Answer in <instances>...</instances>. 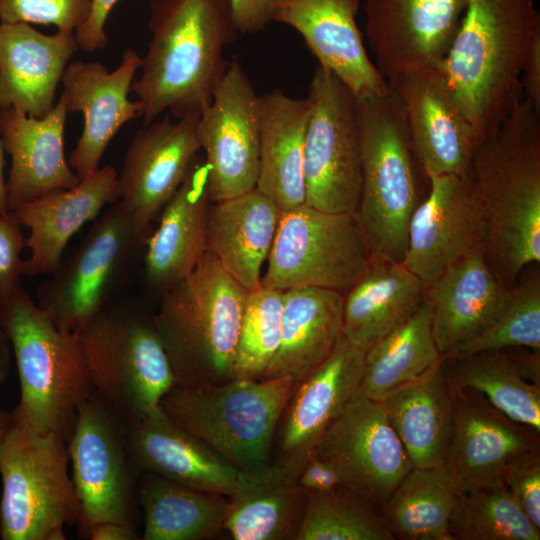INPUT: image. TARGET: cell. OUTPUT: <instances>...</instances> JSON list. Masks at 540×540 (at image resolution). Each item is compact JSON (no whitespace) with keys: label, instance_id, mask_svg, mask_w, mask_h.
Listing matches in <instances>:
<instances>
[{"label":"cell","instance_id":"obj_35","mask_svg":"<svg viewBox=\"0 0 540 540\" xmlns=\"http://www.w3.org/2000/svg\"><path fill=\"white\" fill-rule=\"evenodd\" d=\"M382 403L413 466H443L453 415L452 389L443 362Z\"/></svg>","mask_w":540,"mask_h":540},{"label":"cell","instance_id":"obj_44","mask_svg":"<svg viewBox=\"0 0 540 540\" xmlns=\"http://www.w3.org/2000/svg\"><path fill=\"white\" fill-rule=\"evenodd\" d=\"M91 0H0L2 23L54 25L75 32L88 19Z\"/></svg>","mask_w":540,"mask_h":540},{"label":"cell","instance_id":"obj_3","mask_svg":"<svg viewBox=\"0 0 540 540\" xmlns=\"http://www.w3.org/2000/svg\"><path fill=\"white\" fill-rule=\"evenodd\" d=\"M538 30L534 0H467L451 47L437 67L478 143L523 99V64Z\"/></svg>","mask_w":540,"mask_h":540},{"label":"cell","instance_id":"obj_36","mask_svg":"<svg viewBox=\"0 0 540 540\" xmlns=\"http://www.w3.org/2000/svg\"><path fill=\"white\" fill-rule=\"evenodd\" d=\"M442 362L433 336L430 304L425 297L406 321L365 352L357 393L382 401L396 390L425 377Z\"/></svg>","mask_w":540,"mask_h":540},{"label":"cell","instance_id":"obj_47","mask_svg":"<svg viewBox=\"0 0 540 540\" xmlns=\"http://www.w3.org/2000/svg\"><path fill=\"white\" fill-rule=\"evenodd\" d=\"M119 0H91L88 19L75 32L80 49L94 53L104 49L108 42L105 25L109 14Z\"/></svg>","mask_w":540,"mask_h":540},{"label":"cell","instance_id":"obj_32","mask_svg":"<svg viewBox=\"0 0 540 540\" xmlns=\"http://www.w3.org/2000/svg\"><path fill=\"white\" fill-rule=\"evenodd\" d=\"M425 290L403 262L370 257L364 273L343 293L342 334L366 352L417 310Z\"/></svg>","mask_w":540,"mask_h":540},{"label":"cell","instance_id":"obj_26","mask_svg":"<svg viewBox=\"0 0 540 540\" xmlns=\"http://www.w3.org/2000/svg\"><path fill=\"white\" fill-rule=\"evenodd\" d=\"M511 287L490 268L479 248L449 264L425 290L433 336L443 359L499 318Z\"/></svg>","mask_w":540,"mask_h":540},{"label":"cell","instance_id":"obj_48","mask_svg":"<svg viewBox=\"0 0 540 540\" xmlns=\"http://www.w3.org/2000/svg\"><path fill=\"white\" fill-rule=\"evenodd\" d=\"M232 15L240 34L263 31L271 22V0H231Z\"/></svg>","mask_w":540,"mask_h":540},{"label":"cell","instance_id":"obj_1","mask_svg":"<svg viewBox=\"0 0 540 540\" xmlns=\"http://www.w3.org/2000/svg\"><path fill=\"white\" fill-rule=\"evenodd\" d=\"M465 178L485 218L486 260L512 287L540 261V111L529 100L477 144Z\"/></svg>","mask_w":540,"mask_h":540},{"label":"cell","instance_id":"obj_33","mask_svg":"<svg viewBox=\"0 0 540 540\" xmlns=\"http://www.w3.org/2000/svg\"><path fill=\"white\" fill-rule=\"evenodd\" d=\"M343 325V292L317 287L284 291L280 346L263 379L292 377L295 382L323 362Z\"/></svg>","mask_w":540,"mask_h":540},{"label":"cell","instance_id":"obj_49","mask_svg":"<svg viewBox=\"0 0 540 540\" xmlns=\"http://www.w3.org/2000/svg\"><path fill=\"white\" fill-rule=\"evenodd\" d=\"M298 484L305 490L325 491L342 485L337 468L329 461L313 454L303 464L298 477Z\"/></svg>","mask_w":540,"mask_h":540},{"label":"cell","instance_id":"obj_6","mask_svg":"<svg viewBox=\"0 0 540 540\" xmlns=\"http://www.w3.org/2000/svg\"><path fill=\"white\" fill-rule=\"evenodd\" d=\"M20 383L14 418L69 440L79 405L93 392L79 336L59 329L21 287L0 300Z\"/></svg>","mask_w":540,"mask_h":540},{"label":"cell","instance_id":"obj_43","mask_svg":"<svg viewBox=\"0 0 540 540\" xmlns=\"http://www.w3.org/2000/svg\"><path fill=\"white\" fill-rule=\"evenodd\" d=\"M534 264L522 270L511 287L506 308L494 324L444 359L512 347L540 350V275Z\"/></svg>","mask_w":540,"mask_h":540},{"label":"cell","instance_id":"obj_24","mask_svg":"<svg viewBox=\"0 0 540 540\" xmlns=\"http://www.w3.org/2000/svg\"><path fill=\"white\" fill-rule=\"evenodd\" d=\"M125 441L135 472L152 473L176 483L232 497L247 472L218 455L177 425L160 407L145 418L125 424Z\"/></svg>","mask_w":540,"mask_h":540},{"label":"cell","instance_id":"obj_51","mask_svg":"<svg viewBox=\"0 0 540 540\" xmlns=\"http://www.w3.org/2000/svg\"><path fill=\"white\" fill-rule=\"evenodd\" d=\"M86 538L91 540H137L140 537L135 526L104 521L94 524L89 529Z\"/></svg>","mask_w":540,"mask_h":540},{"label":"cell","instance_id":"obj_13","mask_svg":"<svg viewBox=\"0 0 540 540\" xmlns=\"http://www.w3.org/2000/svg\"><path fill=\"white\" fill-rule=\"evenodd\" d=\"M67 445L80 535L86 538L94 524L104 521L134 526L136 472L125 424L95 391L79 405Z\"/></svg>","mask_w":540,"mask_h":540},{"label":"cell","instance_id":"obj_30","mask_svg":"<svg viewBox=\"0 0 540 540\" xmlns=\"http://www.w3.org/2000/svg\"><path fill=\"white\" fill-rule=\"evenodd\" d=\"M280 213L277 204L256 189L208 207L207 250L248 291L261 286Z\"/></svg>","mask_w":540,"mask_h":540},{"label":"cell","instance_id":"obj_39","mask_svg":"<svg viewBox=\"0 0 540 540\" xmlns=\"http://www.w3.org/2000/svg\"><path fill=\"white\" fill-rule=\"evenodd\" d=\"M452 386L482 393L498 410L540 432V385L527 381L505 349L443 359Z\"/></svg>","mask_w":540,"mask_h":540},{"label":"cell","instance_id":"obj_29","mask_svg":"<svg viewBox=\"0 0 540 540\" xmlns=\"http://www.w3.org/2000/svg\"><path fill=\"white\" fill-rule=\"evenodd\" d=\"M118 199V172L105 165L70 189L44 195L13 210L30 231L26 238L30 255L23 262L24 276L50 275L72 236Z\"/></svg>","mask_w":540,"mask_h":540},{"label":"cell","instance_id":"obj_2","mask_svg":"<svg viewBox=\"0 0 540 540\" xmlns=\"http://www.w3.org/2000/svg\"><path fill=\"white\" fill-rule=\"evenodd\" d=\"M151 40L131 91L144 125L164 111L199 115L212 99L228 62L226 46L239 36L231 0H152Z\"/></svg>","mask_w":540,"mask_h":540},{"label":"cell","instance_id":"obj_38","mask_svg":"<svg viewBox=\"0 0 540 540\" xmlns=\"http://www.w3.org/2000/svg\"><path fill=\"white\" fill-rule=\"evenodd\" d=\"M459 493L444 466L413 467L380 515L395 539L450 540L449 523Z\"/></svg>","mask_w":540,"mask_h":540},{"label":"cell","instance_id":"obj_23","mask_svg":"<svg viewBox=\"0 0 540 540\" xmlns=\"http://www.w3.org/2000/svg\"><path fill=\"white\" fill-rule=\"evenodd\" d=\"M363 0H271V20L295 29L318 64L357 96L380 94L386 78L367 54L356 17Z\"/></svg>","mask_w":540,"mask_h":540},{"label":"cell","instance_id":"obj_52","mask_svg":"<svg viewBox=\"0 0 540 540\" xmlns=\"http://www.w3.org/2000/svg\"><path fill=\"white\" fill-rule=\"evenodd\" d=\"M12 349L8 336L0 322V393L4 388L12 366Z\"/></svg>","mask_w":540,"mask_h":540},{"label":"cell","instance_id":"obj_54","mask_svg":"<svg viewBox=\"0 0 540 540\" xmlns=\"http://www.w3.org/2000/svg\"><path fill=\"white\" fill-rule=\"evenodd\" d=\"M12 411H7L0 407V443L13 423Z\"/></svg>","mask_w":540,"mask_h":540},{"label":"cell","instance_id":"obj_22","mask_svg":"<svg viewBox=\"0 0 540 540\" xmlns=\"http://www.w3.org/2000/svg\"><path fill=\"white\" fill-rule=\"evenodd\" d=\"M365 351L341 334L327 358L295 382L285 408L277 462L298 468L358 392Z\"/></svg>","mask_w":540,"mask_h":540},{"label":"cell","instance_id":"obj_37","mask_svg":"<svg viewBox=\"0 0 540 540\" xmlns=\"http://www.w3.org/2000/svg\"><path fill=\"white\" fill-rule=\"evenodd\" d=\"M144 477L138 499L144 514L143 540H200L223 528L229 501L152 473Z\"/></svg>","mask_w":540,"mask_h":540},{"label":"cell","instance_id":"obj_28","mask_svg":"<svg viewBox=\"0 0 540 540\" xmlns=\"http://www.w3.org/2000/svg\"><path fill=\"white\" fill-rule=\"evenodd\" d=\"M79 49L72 31L44 34L25 23H0V109L45 117Z\"/></svg>","mask_w":540,"mask_h":540},{"label":"cell","instance_id":"obj_42","mask_svg":"<svg viewBox=\"0 0 540 540\" xmlns=\"http://www.w3.org/2000/svg\"><path fill=\"white\" fill-rule=\"evenodd\" d=\"M284 291H248L236 345L232 379H263L281 342Z\"/></svg>","mask_w":540,"mask_h":540},{"label":"cell","instance_id":"obj_40","mask_svg":"<svg viewBox=\"0 0 540 540\" xmlns=\"http://www.w3.org/2000/svg\"><path fill=\"white\" fill-rule=\"evenodd\" d=\"M448 532L450 540L540 539V529L503 483L460 492Z\"/></svg>","mask_w":540,"mask_h":540},{"label":"cell","instance_id":"obj_9","mask_svg":"<svg viewBox=\"0 0 540 540\" xmlns=\"http://www.w3.org/2000/svg\"><path fill=\"white\" fill-rule=\"evenodd\" d=\"M294 385L289 376L175 385L160 405L177 425L231 465L253 472L270 464L273 437Z\"/></svg>","mask_w":540,"mask_h":540},{"label":"cell","instance_id":"obj_50","mask_svg":"<svg viewBox=\"0 0 540 540\" xmlns=\"http://www.w3.org/2000/svg\"><path fill=\"white\" fill-rule=\"evenodd\" d=\"M523 97L540 111V30L530 43L521 74Z\"/></svg>","mask_w":540,"mask_h":540},{"label":"cell","instance_id":"obj_7","mask_svg":"<svg viewBox=\"0 0 540 540\" xmlns=\"http://www.w3.org/2000/svg\"><path fill=\"white\" fill-rule=\"evenodd\" d=\"M154 313L141 300L125 296L77 334L93 391L124 424L159 409L176 385Z\"/></svg>","mask_w":540,"mask_h":540},{"label":"cell","instance_id":"obj_5","mask_svg":"<svg viewBox=\"0 0 540 540\" xmlns=\"http://www.w3.org/2000/svg\"><path fill=\"white\" fill-rule=\"evenodd\" d=\"M247 294L207 250L194 270L160 297L154 319L176 385L232 379Z\"/></svg>","mask_w":540,"mask_h":540},{"label":"cell","instance_id":"obj_18","mask_svg":"<svg viewBox=\"0 0 540 540\" xmlns=\"http://www.w3.org/2000/svg\"><path fill=\"white\" fill-rule=\"evenodd\" d=\"M199 115L173 122L169 116L137 130L118 173V202L145 231L185 179L201 147Z\"/></svg>","mask_w":540,"mask_h":540},{"label":"cell","instance_id":"obj_41","mask_svg":"<svg viewBox=\"0 0 540 540\" xmlns=\"http://www.w3.org/2000/svg\"><path fill=\"white\" fill-rule=\"evenodd\" d=\"M296 540H394L381 515L343 486L309 491Z\"/></svg>","mask_w":540,"mask_h":540},{"label":"cell","instance_id":"obj_27","mask_svg":"<svg viewBox=\"0 0 540 540\" xmlns=\"http://www.w3.org/2000/svg\"><path fill=\"white\" fill-rule=\"evenodd\" d=\"M67 114L62 95L43 118L28 116L12 107L0 109V139L11 157L7 179L10 210L70 189L80 181L64 153Z\"/></svg>","mask_w":540,"mask_h":540},{"label":"cell","instance_id":"obj_11","mask_svg":"<svg viewBox=\"0 0 540 540\" xmlns=\"http://www.w3.org/2000/svg\"><path fill=\"white\" fill-rule=\"evenodd\" d=\"M369 259L355 213L326 212L303 203L281 210L261 285L344 293L364 273Z\"/></svg>","mask_w":540,"mask_h":540},{"label":"cell","instance_id":"obj_53","mask_svg":"<svg viewBox=\"0 0 540 540\" xmlns=\"http://www.w3.org/2000/svg\"><path fill=\"white\" fill-rule=\"evenodd\" d=\"M4 148L0 139V212L9 211L8 206V192L7 181L5 180L4 168H5V155Z\"/></svg>","mask_w":540,"mask_h":540},{"label":"cell","instance_id":"obj_12","mask_svg":"<svg viewBox=\"0 0 540 540\" xmlns=\"http://www.w3.org/2000/svg\"><path fill=\"white\" fill-rule=\"evenodd\" d=\"M306 98L305 203L326 212L355 213L362 184L355 95L318 64Z\"/></svg>","mask_w":540,"mask_h":540},{"label":"cell","instance_id":"obj_45","mask_svg":"<svg viewBox=\"0 0 540 540\" xmlns=\"http://www.w3.org/2000/svg\"><path fill=\"white\" fill-rule=\"evenodd\" d=\"M502 483L540 529V448L514 457L503 471Z\"/></svg>","mask_w":540,"mask_h":540},{"label":"cell","instance_id":"obj_17","mask_svg":"<svg viewBox=\"0 0 540 540\" xmlns=\"http://www.w3.org/2000/svg\"><path fill=\"white\" fill-rule=\"evenodd\" d=\"M365 35L388 79L438 66L447 55L467 0H363Z\"/></svg>","mask_w":540,"mask_h":540},{"label":"cell","instance_id":"obj_10","mask_svg":"<svg viewBox=\"0 0 540 540\" xmlns=\"http://www.w3.org/2000/svg\"><path fill=\"white\" fill-rule=\"evenodd\" d=\"M69 462L63 435L14 418L0 443L2 540L66 539L64 526L77 525L79 516Z\"/></svg>","mask_w":540,"mask_h":540},{"label":"cell","instance_id":"obj_34","mask_svg":"<svg viewBox=\"0 0 540 540\" xmlns=\"http://www.w3.org/2000/svg\"><path fill=\"white\" fill-rule=\"evenodd\" d=\"M299 472L279 462L247 472L230 497L222 529L235 540L295 539L308 495L297 482Z\"/></svg>","mask_w":540,"mask_h":540},{"label":"cell","instance_id":"obj_4","mask_svg":"<svg viewBox=\"0 0 540 540\" xmlns=\"http://www.w3.org/2000/svg\"><path fill=\"white\" fill-rule=\"evenodd\" d=\"M355 107L362 172L355 214L370 257L403 262L410 218L429 179L389 84L383 93L355 96Z\"/></svg>","mask_w":540,"mask_h":540},{"label":"cell","instance_id":"obj_25","mask_svg":"<svg viewBox=\"0 0 540 540\" xmlns=\"http://www.w3.org/2000/svg\"><path fill=\"white\" fill-rule=\"evenodd\" d=\"M210 203L208 166L203 155H198L146 241L140 274L152 295L160 299L188 276L206 253Z\"/></svg>","mask_w":540,"mask_h":540},{"label":"cell","instance_id":"obj_15","mask_svg":"<svg viewBox=\"0 0 540 540\" xmlns=\"http://www.w3.org/2000/svg\"><path fill=\"white\" fill-rule=\"evenodd\" d=\"M197 137L208 166L211 203L256 187L259 169V95L236 59L198 117Z\"/></svg>","mask_w":540,"mask_h":540},{"label":"cell","instance_id":"obj_16","mask_svg":"<svg viewBox=\"0 0 540 540\" xmlns=\"http://www.w3.org/2000/svg\"><path fill=\"white\" fill-rule=\"evenodd\" d=\"M451 389L446 472L459 492L502 484L503 471L514 457L540 448V432L509 418L474 389Z\"/></svg>","mask_w":540,"mask_h":540},{"label":"cell","instance_id":"obj_21","mask_svg":"<svg viewBox=\"0 0 540 540\" xmlns=\"http://www.w3.org/2000/svg\"><path fill=\"white\" fill-rule=\"evenodd\" d=\"M402 105L425 173L466 176L478 144L437 66L386 79Z\"/></svg>","mask_w":540,"mask_h":540},{"label":"cell","instance_id":"obj_31","mask_svg":"<svg viewBox=\"0 0 540 540\" xmlns=\"http://www.w3.org/2000/svg\"><path fill=\"white\" fill-rule=\"evenodd\" d=\"M307 98L280 89L259 95V169L255 189L281 210L305 203L304 144Z\"/></svg>","mask_w":540,"mask_h":540},{"label":"cell","instance_id":"obj_19","mask_svg":"<svg viewBox=\"0 0 540 540\" xmlns=\"http://www.w3.org/2000/svg\"><path fill=\"white\" fill-rule=\"evenodd\" d=\"M428 193L408 226L403 263L428 288L451 263L484 249L482 209L465 176L426 173Z\"/></svg>","mask_w":540,"mask_h":540},{"label":"cell","instance_id":"obj_14","mask_svg":"<svg viewBox=\"0 0 540 540\" xmlns=\"http://www.w3.org/2000/svg\"><path fill=\"white\" fill-rule=\"evenodd\" d=\"M315 454L332 463L343 487L379 514L414 467L382 401L358 393L327 429Z\"/></svg>","mask_w":540,"mask_h":540},{"label":"cell","instance_id":"obj_46","mask_svg":"<svg viewBox=\"0 0 540 540\" xmlns=\"http://www.w3.org/2000/svg\"><path fill=\"white\" fill-rule=\"evenodd\" d=\"M23 228L15 211L0 212V300L23 287L22 252L26 248Z\"/></svg>","mask_w":540,"mask_h":540},{"label":"cell","instance_id":"obj_8","mask_svg":"<svg viewBox=\"0 0 540 540\" xmlns=\"http://www.w3.org/2000/svg\"><path fill=\"white\" fill-rule=\"evenodd\" d=\"M151 231L117 201L101 213L80 244L39 284L35 301L61 330L78 334L95 316L127 296L140 274Z\"/></svg>","mask_w":540,"mask_h":540},{"label":"cell","instance_id":"obj_20","mask_svg":"<svg viewBox=\"0 0 540 540\" xmlns=\"http://www.w3.org/2000/svg\"><path fill=\"white\" fill-rule=\"evenodd\" d=\"M142 57L126 49L120 65L108 71L101 61L68 64L61 83L68 113L81 112L84 126L68 163L79 180L94 173L113 137L128 121L139 117L141 104L128 97Z\"/></svg>","mask_w":540,"mask_h":540}]
</instances>
